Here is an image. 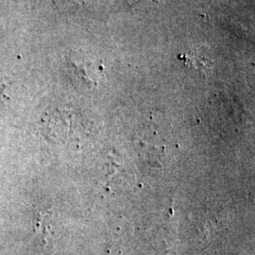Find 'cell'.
<instances>
[{
    "instance_id": "1",
    "label": "cell",
    "mask_w": 255,
    "mask_h": 255,
    "mask_svg": "<svg viewBox=\"0 0 255 255\" xmlns=\"http://www.w3.org/2000/svg\"><path fill=\"white\" fill-rule=\"evenodd\" d=\"M207 47L202 46H194L189 51L183 53L180 58L186 64L200 68L201 70H208L212 65V58Z\"/></svg>"
},
{
    "instance_id": "2",
    "label": "cell",
    "mask_w": 255,
    "mask_h": 255,
    "mask_svg": "<svg viewBox=\"0 0 255 255\" xmlns=\"http://www.w3.org/2000/svg\"><path fill=\"white\" fill-rule=\"evenodd\" d=\"M53 3L62 11H73L82 8L85 0H53Z\"/></svg>"
}]
</instances>
